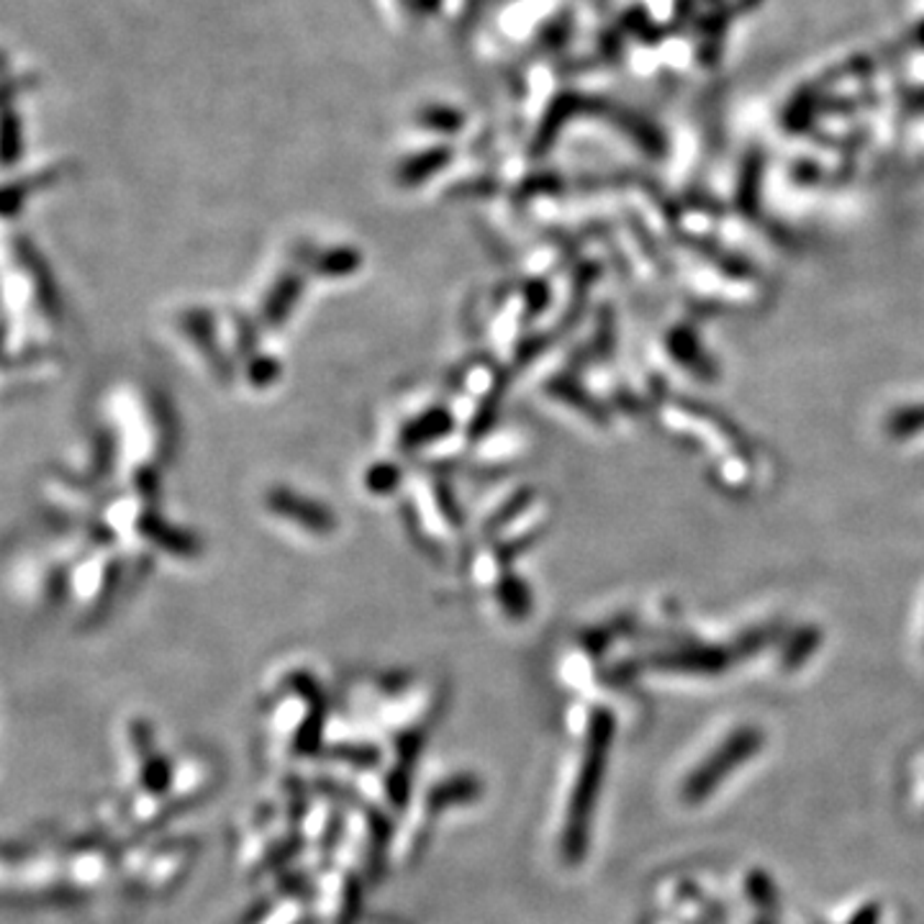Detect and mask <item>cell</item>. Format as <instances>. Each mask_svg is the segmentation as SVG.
<instances>
[{
	"label": "cell",
	"instance_id": "7a4b0ae2",
	"mask_svg": "<svg viewBox=\"0 0 924 924\" xmlns=\"http://www.w3.org/2000/svg\"><path fill=\"white\" fill-rule=\"evenodd\" d=\"M876 916H878V909L866 906L862 912H858V916H855L850 924H876Z\"/></svg>",
	"mask_w": 924,
	"mask_h": 924
},
{
	"label": "cell",
	"instance_id": "6da1fadb",
	"mask_svg": "<svg viewBox=\"0 0 924 924\" xmlns=\"http://www.w3.org/2000/svg\"><path fill=\"white\" fill-rule=\"evenodd\" d=\"M755 747H758V735H752V732H743V735L732 737L729 743L722 747V752H716L704 768L691 776L689 789H685L689 799H701L708 789H714L716 781H719L724 773H729L732 768L739 766Z\"/></svg>",
	"mask_w": 924,
	"mask_h": 924
}]
</instances>
